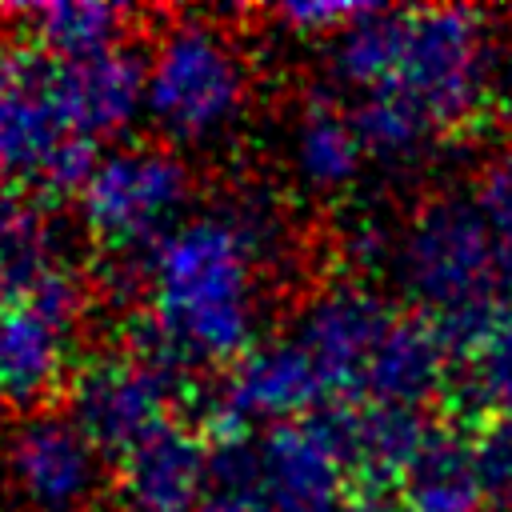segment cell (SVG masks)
Here are the masks:
<instances>
[{
    "label": "cell",
    "mask_w": 512,
    "mask_h": 512,
    "mask_svg": "<svg viewBox=\"0 0 512 512\" xmlns=\"http://www.w3.org/2000/svg\"><path fill=\"white\" fill-rule=\"evenodd\" d=\"M284 248V216L264 192L200 204L140 264L144 320L136 348L176 372L232 368L260 336L264 276Z\"/></svg>",
    "instance_id": "cell-1"
},
{
    "label": "cell",
    "mask_w": 512,
    "mask_h": 512,
    "mask_svg": "<svg viewBox=\"0 0 512 512\" xmlns=\"http://www.w3.org/2000/svg\"><path fill=\"white\" fill-rule=\"evenodd\" d=\"M392 260L416 316H424L440 332L452 360L464 364L508 300L496 236L480 200L452 192L424 200Z\"/></svg>",
    "instance_id": "cell-2"
},
{
    "label": "cell",
    "mask_w": 512,
    "mask_h": 512,
    "mask_svg": "<svg viewBox=\"0 0 512 512\" xmlns=\"http://www.w3.org/2000/svg\"><path fill=\"white\" fill-rule=\"evenodd\" d=\"M252 104V68L232 32L208 16L164 24L148 48L144 116L168 148H212Z\"/></svg>",
    "instance_id": "cell-3"
},
{
    "label": "cell",
    "mask_w": 512,
    "mask_h": 512,
    "mask_svg": "<svg viewBox=\"0 0 512 512\" xmlns=\"http://www.w3.org/2000/svg\"><path fill=\"white\" fill-rule=\"evenodd\" d=\"M496 80V52L476 8H400L396 60L376 92L404 96L444 136L488 120Z\"/></svg>",
    "instance_id": "cell-4"
},
{
    "label": "cell",
    "mask_w": 512,
    "mask_h": 512,
    "mask_svg": "<svg viewBox=\"0 0 512 512\" xmlns=\"http://www.w3.org/2000/svg\"><path fill=\"white\" fill-rule=\"evenodd\" d=\"M196 180L188 160L168 144H112L72 196L80 228L108 256L136 264L168 240L192 212Z\"/></svg>",
    "instance_id": "cell-5"
},
{
    "label": "cell",
    "mask_w": 512,
    "mask_h": 512,
    "mask_svg": "<svg viewBox=\"0 0 512 512\" xmlns=\"http://www.w3.org/2000/svg\"><path fill=\"white\" fill-rule=\"evenodd\" d=\"M104 148L84 140L32 44H0V180L40 196H76Z\"/></svg>",
    "instance_id": "cell-6"
},
{
    "label": "cell",
    "mask_w": 512,
    "mask_h": 512,
    "mask_svg": "<svg viewBox=\"0 0 512 512\" xmlns=\"http://www.w3.org/2000/svg\"><path fill=\"white\" fill-rule=\"evenodd\" d=\"M184 372L144 348H120L84 360L68 380L64 412L84 428L104 460H120L168 424H176Z\"/></svg>",
    "instance_id": "cell-7"
},
{
    "label": "cell",
    "mask_w": 512,
    "mask_h": 512,
    "mask_svg": "<svg viewBox=\"0 0 512 512\" xmlns=\"http://www.w3.org/2000/svg\"><path fill=\"white\" fill-rule=\"evenodd\" d=\"M84 316V284L60 272L32 296L0 304V412H36L72 380V348Z\"/></svg>",
    "instance_id": "cell-8"
},
{
    "label": "cell",
    "mask_w": 512,
    "mask_h": 512,
    "mask_svg": "<svg viewBox=\"0 0 512 512\" xmlns=\"http://www.w3.org/2000/svg\"><path fill=\"white\" fill-rule=\"evenodd\" d=\"M0 472L28 512H84L104 484V456L68 412L36 408L8 428Z\"/></svg>",
    "instance_id": "cell-9"
},
{
    "label": "cell",
    "mask_w": 512,
    "mask_h": 512,
    "mask_svg": "<svg viewBox=\"0 0 512 512\" xmlns=\"http://www.w3.org/2000/svg\"><path fill=\"white\" fill-rule=\"evenodd\" d=\"M252 468L276 512H360V480L328 412L252 432Z\"/></svg>",
    "instance_id": "cell-10"
},
{
    "label": "cell",
    "mask_w": 512,
    "mask_h": 512,
    "mask_svg": "<svg viewBox=\"0 0 512 512\" xmlns=\"http://www.w3.org/2000/svg\"><path fill=\"white\" fill-rule=\"evenodd\" d=\"M396 316V304L360 284H332L300 308L292 336L308 352L328 408H360L368 368Z\"/></svg>",
    "instance_id": "cell-11"
},
{
    "label": "cell",
    "mask_w": 512,
    "mask_h": 512,
    "mask_svg": "<svg viewBox=\"0 0 512 512\" xmlns=\"http://www.w3.org/2000/svg\"><path fill=\"white\" fill-rule=\"evenodd\" d=\"M328 408L320 376L300 348V340L288 336H260L228 372L220 384V396L212 404L208 428L212 436L224 432H264L288 420H308Z\"/></svg>",
    "instance_id": "cell-12"
},
{
    "label": "cell",
    "mask_w": 512,
    "mask_h": 512,
    "mask_svg": "<svg viewBox=\"0 0 512 512\" xmlns=\"http://www.w3.org/2000/svg\"><path fill=\"white\" fill-rule=\"evenodd\" d=\"M52 84L60 92V104L72 128L96 148H104L108 140H120L144 116L148 52L132 44H116L96 56L52 60Z\"/></svg>",
    "instance_id": "cell-13"
},
{
    "label": "cell",
    "mask_w": 512,
    "mask_h": 512,
    "mask_svg": "<svg viewBox=\"0 0 512 512\" xmlns=\"http://www.w3.org/2000/svg\"><path fill=\"white\" fill-rule=\"evenodd\" d=\"M212 476V440L184 420L168 424L116 460L112 500L120 512H196Z\"/></svg>",
    "instance_id": "cell-14"
},
{
    "label": "cell",
    "mask_w": 512,
    "mask_h": 512,
    "mask_svg": "<svg viewBox=\"0 0 512 512\" xmlns=\"http://www.w3.org/2000/svg\"><path fill=\"white\" fill-rule=\"evenodd\" d=\"M288 160L296 180L316 196H332L360 176L368 152L352 124V108L336 92L320 88L300 100L288 136Z\"/></svg>",
    "instance_id": "cell-15"
},
{
    "label": "cell",
    "mask_w": 512,
    "mask_h": 512,
    "mask_svg": "<svg viewBox=\"0 0 512 512\" xmlns=\"http://www.w3.org/2000/svg\"><path fill=\"white\" fill-rule=\"evenodd\" d=\"M68 268L64 236L48 216V200L0 180V304L32 296Z\"/></svg>",
    "instance_id": "cell-16"
},
{
    "label": "cell",
    "mask_w": 512,
    "mask_h": 512,
    "mask_svg": "<svg viewBox=\"0 0 512 512\" xmlns=\"http://www.w3.org/2000/svg\"><path fill=\"white\" fill-rule=\"evenodd\" d=\"M396 504L404 512H484L488 508L460 420L444 416L436 424L428 448L404 476Z\"/></svg>",
    "instance_id": "cell-17"
},
{
    "label": "cell",
    "mask_w": 512,
    "mask_h": 512,
    "mask_svg": "<svg viewBox=\"0 0 512 512\" xmlns=\"http://www.w3.org/2000/svg\"><path fill=\"white\" fill-rule=\"evenodd\" d=\"M24 36L36 52L52 60H80L128 44L132 12L104 0H56L36 8H16Z\"/></svg>",
    "instance_id": "cell-18"
},
{
    "label": "cell",
    "mask_w": 512,
    "mask_h": 512,
    "mask_svg": "<svg viewBox=\"0 0 512 512\" xmlns=\"http://www.w3.org/2000/svg\"><path fill=\"white\" fill-rule=\"evenodd\" d=\"M448 416H512V292L480 348L456 364Z\"/></svg>",
    "instance_id": "cell-19"
},
{
    "label": "cell",
    "mask_w": 512,
    "mask_h": 512,
    "mask_svg": "<svg viewBox=\"0 0 512 512\" xmlns=\"http://www.w3.org/2000/svg\"><path fill=\"white\" fill-rule=\"evenodd\" d=\"M348 108H352V124L360 132L368 160L400 164V160L420 156L436 140V128L396 92H368V96H356V104Z\"/></svg>",
    "instance_id": "cell-20"
},
{
    "label": "cell",
    "mask_w": 512,
    "mask_h": 512,
    "mask_svg": "<svg viewBox=\"0 0 512 512\" xmlns=\"http://www.w3.org/2000/svg\"><path fill=\"white\" fill-rule=\"evenodd\" d=\"M212 476L196 512H276L252 468V432L212 436Z\"/></svg>",
    "instance_id": "cell-21"
},
{
    "label": "cell",
    "mask_w": 512,
    "mask_h": 512,
    "mask_svg": "<svg viewBox=\"0 0 512 512\" xmlns=\"http://www.w3.org/2000/svg\"><path fill=\"white\" fill-rule=\"evenodd\" d=\"M464 424L472 468L488 508L512 512V416H452Z\"/></svg>",
    "instance_id": "cell-22"
},
{
    "label": "cell",
    "mask_w": 512,
    "mask_h": 512,
    "mask_svg": "<svg viewBox=\"0 0 512 512\" xmlns=\"http://www.w3.org/2000/svg\"><path fill=\"white\" fill-rule=\"evenodd\" d=\"M488 228L496 236V252H500V272H504V288L512 292V152H504L500 160L488 164L480 192H476Z\"/></svg>",
    "instance_id": "cell-23"
},
{
    "label": "cell",
    "mask_w": 512,
    "mask_h": 512,
    "mask_svg": "<svg viewBox=\"0 0 512 512\" xmlns=\"http://www.w3.org/2000/svg\"><path fill=\"white\" fill-rule=\"evenodd\" d=\"M368 8L372 4H280L272 8V20H280L296 36H340Z\"/></svg>",
    "instance_id": "cell-24"
},
{
    "label": "cell",
    "mask_w": 512,
    "mask_h": 512,
    "mask_svg": "<svg viewBox=\"0 0 512 512\" xmlns=\"http://www.w3.org/2000/svg\"><path fill=\"white\" fill-rule=\"evenodd\" d=\"M360 512H404L396 500H372V504H360Z\"/></svg>",
    "instance_id": "cell-25"
},
{
    "label": "cell",
    "mask_w": 512,
    "mask_h": 512,
    "mask_svg": "<svg viewBox=\"0 0 512 512\" xmlns=\"http://www.w3.org/2000/svg\"><path fill=\"white\" fill-rule=\"evenodd\" d=\"M504 88H508V100H512V72H508V84Z\"/></svg>",
    "instance_id": "cell-26"
}]
</instances>
